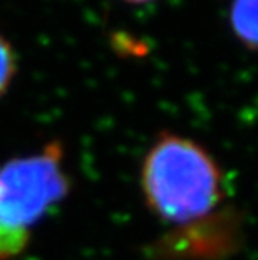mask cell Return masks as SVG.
Returning a JSON list of instances; mask_svg holds the SVG:
<instances>
[{
    "instance_id": "1",
    "label": "cell",
    "mask_w": 258,
    "mask_h": 260,
    "mask_svg": "<svg viewBox=\"0 0 258 260\" xmlns=\"http://www.w3.org/2000/svg\"><path fill=\"white\" fill-rule=\"evenodd\" d=\"M141 190L156 217L183 226L219 210L225 198L223 171L198 141L163 131L142 161Z\"/></svg>"
},
{
    "instance_id": "2",
    "label": "cell",
    "mask_w": 258,
    "mask_h": 260,
    "mask_svg": "<svg viewBox=\"0 0 258 260\" xmlns=\"http://www.w3.org/2000/svg\"><path fill=\"white\" fill-rule=\"evenodd\" d=\"M72 181L64 168L62 143L0 165V260L25 250L32 229L69 195Z\"/></svg>"
},
{
    "instance_id": "3",
    "label": "cell",
    "mask_w": 258,
    "mask_h": 260,
    "mask_svg": "<svg viewBox=\"0 0 258 260\" xmlns=\"http://www.w3.org/2000/svg\"><path fill=\"white\" fill-rule=\"evenodd\" d=\"M238 229L230 210H216L200 222L178 226L155 253L159 260H219L235 248Z\"/></svg>"
},
{
    "instance_id": "4",
    "label": "cell",
    "mask_w": 258,
    "mask_h": 260,
    "mask_svg": "<svg viewBox=\"0 0 258 260\" xmlns=\"http://www.w3.org/2000/svg\"><path fill=\"white\" fill-rule=\"evenodd\" d=\"M228 24L233 37L246 51L258 52V0H232Z\"/></svg>"
},
{
    "instance_id": "5",
    "label": "cell",
    "mask_w": 258,
    "mask_h": 260,
    "mask_svg": "<svg viewBox=\"0 0 258 260\" xmlns=\"http://www.w3.org/2000/svg\"><path fill=\"white\" fill-rule=\"evenodd\" d=\"M15 73H17V57H15L14 47L0 34V98L12 84Z\"/></svg>"
},
{
    "instance_id": "6",
    "label": "cell",
    "mask_w": 258,
    "mask_h": 260,
    "mask_svg": "<svg viewBox=\"0 0 258 260\" xmlns=\"http://www.w3.org/2000/svg\"><path fill=\"white\" fill-rule=\"evenodd\" d=\"M123 4H128V5H148V4H153L156 0H119Z\"/></svg>"
}]
</instances>
